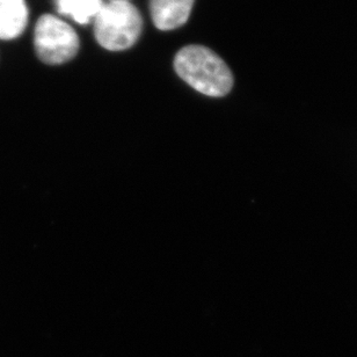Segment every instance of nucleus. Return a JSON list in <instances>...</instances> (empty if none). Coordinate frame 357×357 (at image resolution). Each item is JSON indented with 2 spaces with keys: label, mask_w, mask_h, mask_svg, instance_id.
Listing matches in <instances>:
<instances>
[{
  "label": "nucleus",
  "mask_w": 357,
  "mask_h": 357,
  "mask_svg": "<svg viewBox=\"0 0 357 357\" xmlns=\"http://www.w3.org/2000/svg\"><path fill=\"white\" fill-rule=\"evenodd\" d=\"M176 75L203 96L220 98L234 87V75L222 57L204 45H185L176 52Z\"/></svg>",
  "instance_id": "nucleus-1"
},
{
  "label": "nucleus",
  "mask_w": 357,
  "mask_h": 357,
  "mask_svg": "<svg viewBox=\"0 0 357 357\" xmlns=\"http://www.w3.org/2000/svg\"><path fill=\"white\" fill-rule=\"evenodd\" d=\"M29 21L26 0H0V41H13L24 34Z\"/></svg>",
  "instance_id": "nucleus-5"
},
{
  "label": "nucleus",
  "mask_w": 357,
  "mask_h": 357,
  "mask_svg": "<svg viewBox=\"0 0 357 357\" xmlns=\"http://www.w3.org/2000/svg\"><path fill=\"white\" fill-rule=\"evenodd\" d=\"M107 1H109V0H107Z\"/></svg>",
  "instance_id": "nucleus-7"
},
{
  "label": "nucleus",
  "mask_w": 357,
  "mask_h": 357,
  "mask_svg": "<svg viewBox=\"0 0 357 357\" xmlns=\"http://www.w3.org/2000/svg\"><path fill=\"white\" fill-rule=\"evenodd\" d=\"M79 36L75 28L54 14H43L34 27L35 54L47 66H62L79 52Z\"/></svg>",
  "instance_id": "nucleus-3"
},
{
  "label": "nucleus",
  "mask_w": 357,
  "mask_h": 357,
  "mask_svg": "<svg viewBox=\"0 0 357 357\" xmlns=\"http://www.w3.org/2000/svg\"><path fill=\"white\" fill-rule=\"evenodd\" d=\"M59 14L78 24H89L94 20L103 5V0H55Z\"/></svg>",
  "instance_id": "nucleus-6"
},
{
  "label": "nucleus",
  "mask_w": 357,
  "mask_h": 357,
  "mask_svg": "<svg viewBox=\"0 0 357 357\" xmlns=\"http://www.w3.org/2000/svg\"><path fill=\"white\" fill-rule=\"evenodd\" d=\"M195 0H150L152 22L159 31L182 27L189 20Z\"/></svg>",
  "instance_id": "nucleus-4"
},
{
  "label": "nucleus",
  "mask_w": 357,
  "mask_h": 357,
  "mask_svg": "<svg viewBox=\"0 0 357 357\" xmlns=\"http://www.w3.org/2000/svg\"><path fill=\"white\" fill-rule=\"evenodd\" d=\"M143 31V17L130 0L103 3L94 17V36L108 52H124L134 47Z\"/></svg>",
  "instance_id": "nucleus-2"
}]
</instances>
